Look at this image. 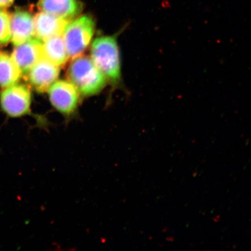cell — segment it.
<instances>
[{
    "label": "cell",
    "instance_id": "1",
    "mask_svg": "<svg viewBox=\"0 0 251 251\" xmlns=\"http://www.w3.org/2000/svg\"><path fill=\"white\" fill-rule=\"evenodd\" d=\"M91 57L96 67L113 85H121V63L117 37L104 36L94 41Z\"/></svg>",
    "mask_w": 251,
    "mask_h": 251
},
{
    "label": "cell",
    "instance_id": "2",
    "mask_svg": "<svg viewBox=\"0 0 251 251\" xmlns=\"http://www.w3.org/2000/svg\"><path fill=\"white\" fill-rule=\"evenodd\" d=\"M67 76L81 95L92 96L101 92L106 84V77L86 56L74 58L69 67Z\"/></svg>",
    "mask_w": 251,
    "mask_h": 251
},
{
    "label": "cell",
    "instance_id": "3",
    "mask_svg": "<svg viewBox=\"0 0 251 251\" xmlns=\"http://www.w3.org/2000/svg\"><path fill=\"white\" fill-rule=\"evenodd\" d=\"M95 29V21L89 15L69 22L62 33L69 58L74 59L83 54L92 40Z\"/></svg>",
    "mask_w": 251,
    "mask_h": 251
},
{
    "label": "cell",
    "instance_id": "4",
    "mask_svg": "<svg viewBox=\"0 0 251 251\" xmlns=\"http://www.w3.org/2000/svg\"><path fill=\"white\" fill-rule=\"evenodd\" d=\"M31 97L30 88L25 84L5 87L0 93L1 109L9 117H23L29 114Z\"/></svg>",
    "mask_w": 251,
    "mask_h": 251
},
{
    "label": "cell",
    "instance_id": "5",
    "mask_svg": "<svg viewBox=\"0 0 251 251\" xmlns=\"http://www.w3.org/2000/svg\"><path fill=\"white\" fill-rule=\"evenodd\" d=\"M50 101L54 108L66 117L74 114L78 103V92L70 81H56L49 89Z\"/></svg>",
    "mask_w": 251,
    "mask_h": 251
},
{
    "label": "cell",
    "instance_id": "6",
    "mask_svg": "<svg viewBox=\"0 0 251 251\" xmlns=\"http://www.w3.org/2000/svg\"><path fill=\"white\" fill-rule=\"evenodd\" d=\"M59 69L43 56L26 75L30 85L39 93H45L58 79Z\"/></svg>",
    "mask_w": 251,
    "mask_h": 251
},
{
    "label": "cell",
    "instance_id": "7",
    "mask_svg": "<svg viewBox=\"0 0 251 251\" xmlns=\"http://www.w3.org/2000/svg\"><path fill=\"white\" fill-rule=\"evenodd\" d=\"M11 40L16 47L35 36L34 17L29 11L17 9L10 17Z\"/></svg>",
    "mask_w": 251,
    "mask_h": 251
},
{
    "label": "cell",
    "instance_id": "8",
    "mask_svg": "<svg viewBox=\"0 0 251 251\" xmlns=\"http://www.w3.org/2000/svg\"><path fill=\"white\" fill-rule=\"evenodd\" d=\"M11 57L22 74L27 75L31 69L43 57V43L38 39H31L16 46Z\"/></svg>",
    "mask_w": 251,
    "mask_h": 251
},
{
    "label": "cell",
    "instance_id": "9",
    "mask_svg": "<svg viewBox=\"0 0 251 251\" xmlns=\"http://www.w3.org/2000/svg\"><path fill=\"white\" fill-rule=\"evenodd\" d=\"M37 7L43 12L70 22L82 12L83 4L80 0H39Z\"/></svg>",
    "mask_w": 251,
    "mask_h": 251
},
{
    "label": "cell",
    "instance_id": "10",
    "mask_svg": "<svg viewBox=\"0 0 251 251\" xmlns=\"http://www.w3.org/2000/svg\"><path fill=\"white\" fill-rule=\"evenodd\" d=\"M68 23L61 18L41 11L34 17L35 35L42 42L62 35Z\"/></svg>",
    "mask_w": 251,
    "mask_h": 251
},
{
    "label": "cell",
    "instance_id": "11",
    "mask_svg": "<svg viewBox=\"0 0 251 251\" xmlns=\"http://www.w3.org/2000/svg\"><path fill=\"white\" fill-rule=\"evenodd\" d=\"M43 44V56L58 67L64 66L69 56L62 34L51 37Z\"/></svg>",
    "mask_w": 251,
    "mask_h": 251
},
{
    "label": "cell",
    "instance_id": "12",
    "mask_svg": "<svg viewBox=\"0 0 251 251\" xmlns=\"http://www.w3.org/2000/svg\"><path fill=\"white\" fill-rule=\"evenodd\" d=\"M22 72L7 53H0V86L5 88L18 83Z\"/></svg>",
    "mask_w": 251,
    "mask_h": 251
},
{
    "label": "cell",
    "instance_id": "13",
    "mask_svg": "<svg viewBox=\"0 0 251 251\" xmlns=\"http://www.w3.org/2000/svg\"><path fill=\"white\" fill-rule=\"evenodd\" d=\"M11 15L5 8H0V45H7L11 40Z\"/></svg>",
    "mask_w": 251,
    "mask_h": 251
},
{
    "label": "cell",
    "instance_id": "14",
    "mask_svg": "<svg viewBox=\"0 0 251 251\" xmlns=\"http://www.w3.org/2000/svg\"><path fill=\"white\" fill-rule=\"evenodd\" d=\"M15 0H0V8H7L13 4Z\"/></svg>",
    "mask_w": 251,
    "mask_h": 251
},
{
    "label": "cell",
    "instance_id": "15",
    "mask_svg": "<svg viewBox=\"0 0 251 251\" xmlns=\"http://www.w3.org/2000/svg\"><path fill=\"white\" fill-rule=\"evenodd\" d=\"M0 53H1V52H0Z\"/></svg>",
    "mask_w": 251,
    "mask_h": 251
}]
</instances>
